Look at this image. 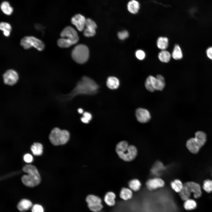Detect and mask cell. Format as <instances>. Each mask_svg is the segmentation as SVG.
<instances>
[{"instance_id": "21", "label": "cell", "mask_w": 212, "mask_h": 212, "mask_svg": "<svg viewBox=\"0 0 212 212\" xmlns=\"http://www.w3.org/2000/svg\"><path fill=\"white\" fill-rule=\"evenodd\" d=\"M132 190L127 188H122L120 191V196L122 199L127 201L131 199L132 196Z\"/></svg>"}, {"instance_id": "30", "label": "cell", "mask_w": 212, "mask_h": 212, "mask_svg": "<svg viewBox=\"0 0 212 212\" xmlns=\"http://www.w3.org/2000/svg\"><path fill=\"white\" fill-rule=\"evenodd\" d=\"M170 186L173 190L176 192L179 193L183 188V184L180 180L175 179L171 182Z\"/></svg>"}, {"instance_id": "11", "label": "cell", "mask_w": 212, "mask_h": 212, "mask_svg": "<svg viewBox=\"0 0 212 212\" xmlns=\"http://www.w3.org/2000/svg\"><path fill=\"white\" fill-rule=\"evenodd\" d=\"M4 83L5 85L12 86L18 82L19 77L18 73L13 69H9L6 71L3 75Z\"/></svg>"}, {"instance_id": "9", "label": "cell", "mask_w": 212, "mask_h": 212, "mask_svg": "<svg viewBox=\"0 0 212 212\" xmlns=\"http://www.w3.org/2000/svg\"><path fill=\"white\" fill-rule=\"evenodd\" d=\"M86 201L88 207L92 212H99L103 208L102 200L97 196L89 195L86 197Z\"/></svg>"}, {"instance_id": "24", "label": "cell", "mask_w": 212, "mask_h": 212, "mask_svg": "<svg viewBox=\"0 0 212 212\" xmlns=\"http://www.w3.org/2000/svg\"><path fill=\"white\" fill-rule=\"evenodd\" d=\"M157 45L158 47L162 50L166 49L168 46V39L165 37H159L157 41Z\"/></svg>"}, {"instance_id": "12", "label": "cell", "mask_w": 212, "mask_h": 212, "mask_svg": "<svg viewBox=\"0 0 212 212\" xmlns=\"http://www.w3.org/2000/svg\"><path fill=\"white\" fill-rule=\"evenodd\" d=\"M135 115L137 120L143 123L148 122L151 118V115L149 111L142 108H139L136 110Z\"/></svg>"}, {"instance_id": "2", "label": "cell", "mask_w": 212, "mask_h": 212, "mask_svg": "<svg viewBox=\"0 0 212 212\" xmlns=\"http://www.w3.org/2000/svg\"><path fill=\"white\" fill-rule=\"evenodd\" d=\"M116 151L119 157L123 160L127 162L131 161L136 157L137 150L133 145H129L127 142L122 141L116 145Z\"/></svg>"}, {"instance_id": "8", "label": "cell", "mask_w": 212, "mask_h": 212, "mask_svg": "<svg viewBox=\"0 0 212 212\" xmlns=\"http://www.w3.org/2000/svg\"><path fill=\"white\" fill-rule=\"evenodd\" d=\"M20 44L25 49L34 47L38 50L42 51L44 48V44L41 40L32 36L24 37L21 39Z\"/></svg>"}, {"instance_id": "29", "label": "cell", "mask_w": 212, "mask_h": 212, "mask_svg": "<svg viewBox=\"0 0 212 212\" xmlns=\"http://www.w3.org/2000/svg\"><path fill=\"white\" fill-rule=\"evenodd\" d=\"M141 184L140 181L138 179H134L130 180L128 183V186L130 189L134 191H139Z\"/></svg>"}, {"instance_id": "3", "label": "cell", "mask_w": 212, "mask_h": 212, "mask_svg": "<svg viewBox=\"0 0 212 212\" xmlns=\"http://www.w3.org/2000/svg\"><path fill=\"white\" fill-rule=\"evenodd\" d=\"M23 171L28 173L21 177L23 183L25 186L33 187L38 185L41 181L39 174L36 167L32 165H27L22 168Z\"/></svg>"}, {"instance_id": "35", "label": "cell", "mask_w": 212, "mask_h": 212, "mask_svg": "<svg viewBox=\"0 0 212 212\" xmlns=\"http://www.w3.org/2000/svg\"><path fill=\"white\" fill-rule=\"evenodd\" d=\"M129 36V33L126 30H123L118 32L117 36L121 40H124L128 37Z\"/></svg>"}, {"instance_id": "13", "label": "cell", "mask_w": 212, "mask_h": 212, "mask_svg": "<svg viewBox=\"0 0 212 212\" xmlns=\"http://www.w3.org/2000/svg\"><path fill=\"white\" fill-rule=\"evenodd\" d=\"M97 28V25L93 20L90 18L87 19L85 26L83 31L84 35L87 37L94 36Z\"/></svg>"}, {"instance_id": "31", "label": "cell", "mask_w": 212, "mask_h": 212, "mask_svg": "<svg viewBox=\"0 0 212 212\" xmlns=\"http://www.w3.org/2000/svg\"><path fill=\"white\" fill-rule=\"evenodd\" d=\"M197 204L193 200L188 199L185 201L184 204V208L186 210H191L195 208Z\"/></svg>"}, {"instance_id": "37", "label": "cell", "mask_w": 212, "mask_h": 212, "mask_svg": "<svg viewBox=\"0 0 212 212\" xmlns=\"http://www.w3.org/2000/svg\"><path fill=\"white\" fill-rule=\"evenodd\" d=\"M23 159L27 163H31L33 160V158L32 156L29 154L27 153L24 156Z\"/></svg>"}, {"instance_id": "22", "label": "cell", "mask_w": 212, "mask_h": 212, "mask_svg": "<svg viewBox=\"0 0 212 212\" xmlns=\"http://www.w3.org/2000/svg\"><path fill=\"white\" fill-rule=\"evenodd\" d=\"M194 138L201 147L206 142L207 136L204 132L199 131L196 132Z\"/></svg>"}, {"instance_id": "5", "label": "cell", "mask_w": 212, "mask_h": 212, "mask_svg": "<svg viewBox=\"0 0 212 212\" xmlns=\"http://www.w3.org/2000/svg\"><path fill=\"white\" fill-rule=\"evenodd\" d=\"M191 193H193L195 198H198L201 195V187L198 183L193 182H188L183 184V188L179 193V196L183 201L189 199Z\"/></svg>"}, {"instance_id": "7", "label": "cell", "mask_w": 212, "mask_h": 212, "mask_svg": "<svg viewBox=\"0 0 212 212\" xmlns=\"http://www.w3.org/2000/svg\"><path fill=\"white\" fill-rule=\"evenodd\" d=\"M89 54L87 47L83 44L75 46L72 52V56L73 60L79 64H83L88 60Z\"/></svg>"}, {"instance_id": "36", "label": "cell", "mask_w": 212, "mask_h": 212, "mask_svg": "<svg viewBox=\"0 0 212 212\" xmlns=\"http://www.w3.org/2000/svg\"><path fill=\"white\" fill-rule=\"evenodd\" d=\"M32 212H44V209L40 205L35 204L34 205L32 208Z\"/></svg>"}, {"instance_id": "6", "label": "cell", "mask_w": 212, "mask_h": 212, "mask_svg": "<svg viewBox=\"0 0 212 212\" xmlns=\"http://www.w3.org/2000/svg\"><path fill=\"white\" fill-rule=\"evenodd\" d=\"M145 85L146 89L150 92H153L155 90L161 91L165 86V79L160 74L157 75L156 77L150 75L147 78Z\"/></svg>"}, {"instance_id": "23", "label": "cell", "mask_w": 212, "mask_h": 212, "mask_svg": "<svg viewBox=\"0 0 212 212\" xmlns=\"http://www.w3.org/2000/svg\"><path fill=\"white\" fill-rule=\"evenodd\" d=\"M1 9L2 12L7 15H10L13 13V9L10 3L7 1L2 2L0 5Z\"/></svg>"}, {"instance_id": "26", "label": "cell", "mask_w": 212, "mask_h": 212, "mask_svg": "<svg viewBox=\"0 0 212 212\" xmlns=\"http://www.w3.org/2000/svg\"><path fill=\"white\" fill-rule=\"evenodd\" d=\"M31 149L33 154L35 155H41L43 153V146L40 143H34L31 146Z\"/></svg>"}, {"instance_id": "15", "label": "cell", "mask_w": 212, "mask_h": 212, "mask_svg": "<svg viewBox=\"0 0 212 212\" xmlns=\"http://www.w3.org/2000/svg\"><path fill=\"white\" fill-rule=\"evenodd\" d=\"M146 184L147 188L152 191L163 187L165 185V182L161 179L156 178L148 180Z\"/></svg>"}, {"instance_id": "40", "label": "cell", "mask_w": 212, "mask_h": 212, "mask_svg": "<svg viewBox=\"0 0 212 212\" xmlns=\"http://www.w3.org/2000/svg\"><path fill=\"white\" fill-rule=\"evenodd\" d=\"M99 212H100V211H99Z\"/></svg>"}, {"instance_id": "27", "label": "cell", "mask_w": 212, "mask_h": 212, "mask_svg": "<svg viewBox=\"0 0 212 212\" xmlns=\"http://www.w3.org/2000/svg\"><path fill=\"white\" fill-rule=\"evenodd\" d=\"M171 56L173 58L176 60L182 59L183 54L180 47L178 44H176L174 48Z\"/></svg>"}, {"instance_id": "1", "label": "cell", "mask_w": 212, "mask_h": 212, "mask_svg": "<svg viewBox=\"0 0 212 212\" xmlns=\"http://www.w3.org/2000/svg\"><path fill=\"white\" fill-rule=\"evenodd\" d=\"M99 86L92 80L86 76L83 77L70 94V97L79 94L92 95L97 92Z\"/></svg>"}, {"instance_id": "32", "label": "cell", "mask_w": 212, "mask_h": 212, "mask_svg": "<svg viewBox=\"0 0 212 212\" xmlns=\"http://www.w3.org/2000/svg\"><path fill=\"white\" fill-rule=\"evenodd\" d=\"M203 188L207 193L212 192V180H206L204 181Z\"/></svg>"}, {"instance_id": "14", "label": "cell", "mask_w": 212, "mask_h": 212, "mask_svg": "<svg viewBox=\"0 0 212 212\" xmlns=\"http://www.w3.org/2000/svg\"><path fill=\"white\" fill-rule=\"evenodd\" d=\"M86 19L82 15L77 14L72 18L71 22L79 31H82L85 27Z\"/></svg>"}, {"instance_id": "16", "label": "cell", "mask_w": 212, "mask_h": 212, "mask_svg": "<svg viewBox=\"0 0 212 212\" xmlns=\"http://www.w3.org/2000/svg\"><path fill=\"white\" fill-rule=\"evenodd\" d=\"M186 146L188 150L193 154L197 153L201 147L194 138L188 140L186 143Z\"/></svg>"}, {"instance_id": "38", "label": "cell", "mask_w": 212, "mask_h": 212, "mask_svg": "<svg viewBox=\"0 0 212 212\" xmlns=\"http://www.w3.org/2000/svg\"><path fill=\"white\" fill-rule=\"evenodd\" d=\"M206 52L207 57L210 59L212 60V46L208 48Z\"/></svg>"}, {"instance_id": "10", "label": "cell", "mask_w": 212, "mask_h": 212, "mask_svg": "<svg viewBox=\"0 0 212 212\" xmlns=\"http://www.w3.org/2000/svg\"><path fill=\"white\" fill-rule=\"evenodd\" d=\"M60 36L65 38L72 45L76 44L79 40V37L77 31L72 27L68 26L61 31Z\"/></svg>"}, {"instance_id": "25", "label": "cell", "mask_w": 212, "mask_h": 212, "mask_svg": "<svg viewBox=\"0 0 212 212\" xmlns=\"http://www.w3.org/2000/svg\"><path fill=\"white\" fill-rule=\"evenodd\" d=\"M171 55L168 51L162 50L158 54V58L159 60L164 63H168L170 61Z\"/></svg>"}, {"instance_id": "4", "label": "cell", "mask_w": 212, "mask_h": 212, "mask_svg": "<svg viewBox=\"0 0 212 212\" xmlns=\"http://www.w3.org/2000/svg\"><path fill=\"white\" fill-rule=\"evenodd\" d=\"M70 137L69 132L65 130H61L57 127L53 128L49 133V138L51 143L58 145L66 144Z\"/></svg>"}, {"instance_id": "17", "label": "cell", "mask_w": 212, "mask_h": 212, "mask_svg": "<svg viewBox=\"0 0 212 212\" xmlns=\"http://www.w3.org/2000/svg\"><path fill=\"white\" fill-rule=\"evenodd\" d=\"M140 5L137 0H130L127 4L128 11L132 14H137L139 11Z\"/></svg>"}, {"instance_id": "20", "label": "cell", "mask_w": 212, "mask_h": 212, "mask_svg": "<svg viewBox=\"0 0 212 212\" xmlns=\"http://www.w3.org/2000/svg\"><path fill=\"white\" fill-rule=\"evenodd\" d=\"M106 84L107 87L110 89L115 90L120 85V82L117 77H110L107 79Z\"/></svg>"}, {"instance_id": "33", "label": "cell", "mask_w": 212, "mask_h": 212, "mask_svg": "<svg viewBox=\"0 0 212 212\" xmlns=\"http://www.w3.org/2000/svg\"><path fill=\"white\" fill-rule=\"evenodd\" d=\"M83 116L81 118L82 122L85 123H88L92 118V115L89 112H85L83 113Z\"/></svg>"}, {"instance_id": "18", "label": "cell", "mask_w": 212, "mask_h": 212, "mask_svg": "<svg viewBox=\"0 0 212 212\" xmlns=\"http://www.w3.org/2000/svg\"><path fill=\"white\" fill-rule=\"evenodd\" d=\"M32 207V204L29 200L26 199L21 200L17 205L18 209L21 211H24L29 210Z\"/></svg>"}, {"instance_id": "28", "label": "cell", "mask_w": 212, "mask_h": 212, "mask_svg": "<svg viewBox=\"0 0 212 212\" xmlns=\"http://www.w3.org/2000/svg\"><path fill=\"white\" fill-rule=\"evenodd\" d=\"M0 29L3 31V34L5 36L8 37L10 35L12 27L9 24L5 22H1Z\"/></svg>"}, {"instance_id": "34", "label": "cell", "mask_w": 212, "mask_h": 212, "mask_svg": "<svg viewBox=\"0 0 212 212\" xmlns=\"http://www.w3.org/2000/svg\"><path fill=\"white\" fill-rule=\"evenodd\" d=\"M135 55L138 59L140 60H142L145 58V54L143 50L141 49H138L136 51Z\"/></svg>"}, {"instance_id": "19", "label": "cell", "mask_w": 212, "mask_h": 212, "mask_svg": "<svg viewBox=\"0 0 212 212\" xmlns=\"http://www.w3.org/2000/svg\"><path fill=\"white\" fill-rule=\"evenodd\" d=\"M116 195L112 192H107L105 196L104 201L108 206H114L115 203V199Z\"/></svg>"}, {"instance_id": "39", "label": "cell", "mask_w": 212, "mask_h": 212, "mask_svg": "<svg viewBox=\"0 0 212 212\" xmlns=\"http://www.w3.org/2000/svg\"><path fill=\"white\" fill-rule=\"evenodd\" d=\"M78 111L79 113L82 114L83 113V110L82 109L80 108L78 109Z\"/></svg>"}]
</instances>
